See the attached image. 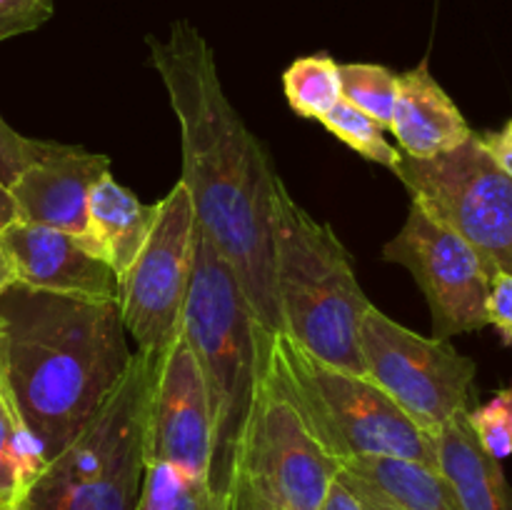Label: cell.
Returning <instances> with one entry per match:
<instances>
[{
    "instance_id": "6da1fadb",
    "label": "cell",
    "mask_w": 512,
    "mask_h": 510,
    "mask_svg": "<svg viewBox=\"0 0 512 510\" xmlns=\"http://www.w3.org/2000/svg\"><path fill=\"white\" fill-rule=\"evenodd\" d=\"M150 63L180 125L183 175L195 220L233 268L255 320L280 333L273 283V160L220 83L215 53L188 20L148 38Z\"/></svg>"
},
{
    "instance_id": "7a4b0ae2",
    "label": "cell",
    "mask_w": 512,
    "mask_h": 510,
    "mask_svg": "<svg viewBox=\"0 0 512 510\" xmlns=\"http://www.w3.org/2000/svg\"><path fill=\"white\" fill-rule=\"evenodd\" d=\"M0 358L50 463L103 408L133 353L118 300L68 298L13 283L0 295Z\"/></svg>"
},
{
    "instance_id": "3957f363",
    "label": "cell",
    "mask_w": 512,
    "mask_h": 510,
    "mask_svg": "<svg viewBox=\"0 0 512 510\" xmlns=\"http://www.w3.org/2000/svg\"><path fill=\"white\" fill-rule=\"evenodd\" d=\"M273 283L280 333L323 363L365 375L360 323L373 303L333 228L305 213L280 178L273 195Z\"/></svg>"
},
{
    "instance_id": "277c9868",
    "label": "cell",
    "mask_w": 512,
    "mask_h": 510,
    "mask_svg": "<svg viewBox=\"0 0 512 510\" xmlns=\"http://www.w3.org/2000/svg\"><path fill=\"white\" fill-rule=\"evenodd\" d=\"M263 330L233 268L198 228L183 308V335L198 358L208 388L213 418L210 483L230 495L235 460L263 363Z\"/></svg>"
},
{
    "instance_id": "5b68a950",
    "label": "cell",
    "mask_w": 512,
    "mask_h": 510,
    "mask_svg": "<svg viewBox=\"0 0 512 510\" xmlns=\"http://www.w3.org/2000/svg\"><path fill=\"white\" fill-rule=\"evenodd\" d=\"M160 353L135 350L118 388L28 488L25 510H135L143 433Z\"/></svg>"
},
{
    "instance_id": "8992f818",
    "label": "cell",
    "mask_w": 512,
    "mask_h": 510,
    "mask_svg": "<svg viewBox=\"0 0 512 510\" xmlns=\"http://www.w3.org/2000/svg\"><path fill=\"white\" fill-rule=\"evenodd\" d=\"M273 358L290 398L330 458H398L438 470L435 438L368 375L323 363L285 333H273Z\"/></svg>"
},
{
    "instance_id": "52a82bcc",
    "label": "cell",
    "mask_w": 512,
    "mask_h": 510,
    "mask_svg": "<svg viewBox=\"0 0 512 510\" xmlns=\"http://www.w3.org/2000/svg\"><path fill=\"white\" fill-rule=\"evenodd\" d=\"M340 463L325 453L290 398L263 330V363L235 460V485H248L288 510H320Z\"/></svg>"
},
{
    "instance_id": "ba28073f",
    "label": "cell",
    "mask_w": 512,
    "mask_h": 510,
    "mask_svg": "<svg viewBox=\"0 0 512 510\" xmlns=\"http://www.w3.org/2000/svg\"><path fill=\"white\" fill-rule=\"evenodd\" d=\"M393 173L410 200L480 255L490 275H512V175L490 155L480 133L435 158L403 155Z\"/></svg>"
},
{
    "instance_id": "9c48e42d",
    "label": "cell",
    "mask_w": 512,
    "mask_h": 510,
    "mask_svg": "<svg viewBox=\"0 0 512 510\" xmlns=\"http://www.w3.org/2000/svg\"><path fill=\"white\" fill-rule=\"evenodd\" d=\"M365 375L430 438L468 410L478 365L450 340L425 338L370 305L360 323Z\"/></svg>"
},
{
    "instance_id": "30bf717a",
    "label": "cell",
    "mask_w": 512,
    "mask_h": 510,
    "mask_svg": "<svg viewBox=\"0 0 512 510\" xmlns=\"http://www.w3.org/2000/svg\"><path fill=\"white\" fill-rule=\"evenodd\" d=\"M195 220L188 188H175L158 200L155 225L128 273L118 280V305L125 333L133 335L138 350L163 353L183 328L195 260Z\"/></svg>"
},
{
    "instance_id": "8fae6325",
    "label": "cell",
    "mask_w": 512,
    "mask_h": 510,
    "mask_svg": "<svg viewBox=\"0 0 512 510\" xmlns=\"http://www.w3.org/2000/svg\"><path fill=\"white\" fill-rule=\"evenodd\" d=\"M383 258L413 273L433 315V338L475 333L488 325L490 270L458 233L410 200L408 218Z\"/></svg>"
},
{
    "instance_id": "7c38bea8",
    "label": "cell",
    "mask_w": 512,
    "mask_h": 510,
    "mask_svg": "<svg viewBox=\"0 0 512 510\" xmlns=\"http://www.w3.org/2000/svg\"><path fill=\"white\" fill-rule=\"evenodd\" d=\"M145 465L165 463L193 478L213 468V418L203 370L180 328L160 353L143 433Z\"/></svg>"
},
{
    "instance_id": "4fadbf2b",
    "label": "cell",
    "mask_w": 512,
    "mask_h": 510,
    "mask_svg": "<svg viewBox=\"0 0 512 510\" xmlns=\"http://www.w3.org/2000/svg\"><path fill=\"white\" fill-rule=\"evenodd\" d=\"M105 173H110L108 155L43 140L35 158L8 188L18 220L50 225L83 240L88 195Z\"/></svg>"
},
{
    "instance_id": "5bb4252c",
    "label": "cell",
    "mask_w": 512,
    "mask_h": 510,
    "mask_svg": "<svg viewBox=\"0 0 512 510\" xmlns=\"http://www.w3.org/2000/svg\"><path fill=\"white\" fill-rule=\"evenodd\" d=\"M0 245L13 263L15 283L25 288L68 298L118 300V275L65 230L13 220L0 230Z\"/></svg>"
},
{
    "instance_id": "9a60e30c",
    "label": "cell",
    "mask_w": 512,
    "mask_h": 510,
    "mask_svg": "<svg viewBox=\"0 0 512 510\" xmlns=\"http://www.w3.org/2000/svg\"><path fill=\"white\" fill-rule=\"evenodd\" d=\"M390 130L400 153L420 160L450 153L475 133L455 100L430 73L428 60L398 75V100Z\"/></svg>"
},
{
    "instance_id": "2e32d148",
    "label": "cell",
    "mask_w": 512,
    "mask_h": 510,
    "mask_svg": "<svg viewBox=\"0 0 512 510\" xmlns=\"http://www.w3.org/2000/svg\"><path fill=\"white\" fill-rule=\"evenodd\" d=\"M158 215V203L148 205L105 173L88 195V230L80 240L88 253L103 260L118 280L128 273L143 250Z\"/></svg>"
},
{
    "instance_id": "e0dca14e",
    "label": "cell",
    "mask_w": 512,
    "mask_h": 510,
    "mask_svg": "<svg viewBox=\"0 0 512 510\" xmlns=\"http://www.w3.org/2000/svg\"><path fill=\"white\" fill-rule=\"evenodd\" d=\"M468 410L455 413L435 435L438 473L448 480L465 510H512V488L503 465L478 443Z\"/></svg>"
},
{
    "instance_id": "ac0fdd59",
    "label": "cell",
    "mask_w": 512,
    "mask_h": 510,
    "mask_svg": "<svg viewBox=\"0 0 512 510\" xmlns=\"http://www.w3.org/2000/svg\"><path fill=\"white\" fill-rule=\"evenodd\" d=\"M340 473L368 485L400 510H465L448 480L425 465L398 458H355Z\"/></svg>"
},
{
    "instance_id": "d6986e66",
    "label": "cell",
    "mask_w": 512,
    "mask_h": 510,
    "mask_svg": "<svg viewBox=\"0 0 512 510\" xmlns=\"http://www.w3.org/2000/svg\"><path fill=\"white\" fill-rule=\"evenodd\" d=\"M45 465L48 458L20 413L0 358V508L23 503Z\"/></svg>"
},
{
    "instance_id": "ffe728a7",
    "label": "cell",
    "mask_w": 512,
    "mask_h": 510,
    "mask_svg": "<svg viewBox=\"0 0 512 510\" xmlns=\"http://www.w3.org/2000/svg\"><path fill=\"white\" fill-rule=\"evenodd\" d=\"M135 510H233V495L165 463L145 465Z\"/></svg>"
},
{
    "instance_id": "44dd1931",
    "label": "cell",
    "mask_w": 512,
    "mask_h": 510,
    "mask_svg": "<svg viewBox=\"0 0 512 510\" xmlns=\"http://www.w3.org/2000/svg\"><path fill=\"white\" fill-rule=\"evenodd\" d=\"M288 105L300 118L320 120L340 98V63L330 55H305L293 60L283 73Z\"/></svg>"
},
{
    "instance_id": "7402d4cb",
    "label": "cell",
    "mask_w": 512,
    "mask_h": 510,
    "mask_svg": "<svg viewBox=\"0 0 512 510\" xmlns=\"http://www.w3.org/2000/svg\"><path fill=\"white\" fill-rule=\"evenodd\" d=\"M340 93L343 100L390 130L398 100V75L378 63L340 65Z\"/></svg>"
},
{
    "instance_id": "603a6c76",
    "label": "cell",
    "mask_w": 512,
    "mask_h": 510,
    "mask_svg": "<svg viewBox=\"0 0 512 510\" xmlns=\"http://www.w3.org/2000/svg\"><path fill=\"white\" fill-rule=\"evenodd\" d=\"M320 123H323L335 138L343 140L348 148H353L360 158L370 160V163H378L395 170L400 165V160H403L400 148H395V145L388 143V138H385L383 125L375 123L370 115H365L363 110L350 105L348 100L340 98L338 103L320 118Z\"/></svg>"
},
{
    "instance_id": "cb8c5ba5",
    "label": "cell",
    "mask_w": 512,
    "mask_h": 510,
    "mask_svg": "<svg viewBox=\"0 0 512 510\" xmlns=\"http://www.w3.org/2000/svg\"><path fill=\"white\" fill-rule=\"evenodd\" d=\"M468 423L485 453L503 463L512 455V388H503L480 408L468 410Z\"/></svg>"
},
{
    "instance_id": "d4e9b609",
    "label": "cell",
    "mask_w": 512,
    "mask_h": 510,
    "mask_svg": "<svg viewBox=\"0 0 512 510\" xmlns=\"http://www.w3.org/2000/svg\"><path fill=\"white\" fill-rule=\"evenodd\" d=\"M55 0H0V43L48 23Z\"/></svg>"
},
{
    "instance_id": "484cf974",
    "label": "cell",
    "mask_w": 512,
    "mask_h": 510,
    "mask_svg": "<svg viewBox=\"0 0 512 510\" xmlns=\"http://www.w3.org/2000/svg\"><path fill=\"white\" fill-rule=\"evenodd\" d=\"M43 140H33L20 135L18 130L10 128L8 123L0 115V183L5 188L15 183L20 173H23L25 165L35 158V153L40 150Z\"/></svg>"
},
{
    "instance_id": "4316f807",
    "label": "cell",
    "mask_w": 512,
    "mask_h": 510,
    "mask_svg": "<svg viewBox=\"0 0 512 510\" xmlns=\"http://www.w3.org/2000/svg\"><path fill=\"white\" fill-rule=\"evenodd\" d=\"M488 325L500 333L503 343L512 345V275L495 273L490 280Z\"/></svg>"
},
{
    "instance_id": "83f0119b",
    "label": "cell",
    "mask_w": 512,
    "mask_h": 510,
    "mask_svg": "<svg viewBox=\"0 0 512 510\" xmlns=\"http://www.w3.org/2000/svg\"><path fill=\"white\" fill-rule=\"evenodd\" d=\"M320 510H368V508H365V503L358 498V493H355V490L350 488L338 473V478H335L333 485L328 488V495H325Z\"/></svg>"
},
{
    "instance_id": "f1b7e54d",
    "label": "cell",
    "mask_w": 512,
    "mask_h": 510,
    "mask_svg": "<svg viewBox=\"0 0 512 510\" xmlns=\"http://www.w3.org/2000/svg\"><path fill=\"white\" fill-rule=\"evenodd\" d=\"M480 138H483L490 155L512 175V118L495 133H480Z\"/></svg>"
},
{
    "instance_id": "f546056e",
    "label": "cell",
    "mask_w": 512,
    "mask_h": 510,
    "mask_svg": "<svg viewBox=\"0 0 512 510\" xmlns=\"http://www.w3.org/2000/svg\"><path fill=\"white\" fill-rule=\"evenodd\" d=\"M233 510H288L285 505L275 503L268 495L248 488V485H235L233 488Z\"/></svg>"
},
{
    "instance_id": "4dcf8cb0",
    "label": "cell",
    "mask_w": 512,
    "mask_h": 510,
    "mask_svg": "<svg viewBox=\"0 0 512 510\" xmlns=\"http://www.w3.org/2000/svg\"><path fill=\"white\" fill-rule=\"evenodd\" d=\"M340 478H343L345 483H348L350 488H353L355 493H358V498L363 500L365 508H368V510H400V508H395V505L390 503V500H385L383 495L375 493L373 488H368V485H363V483H358V480L348 478V475H345V473H340Z\"/></svg>"
},
{
    "instance_id": "1f68e13d",
    "label": "cell",
    "mask_w": 512,
    "mask_h": 510,
    "mask_svg": "<svg viewBox=\"0 0 512 510\" xmlns=\"http://www.w3.org/2000/svg\"><path fill=\"white\" fill-rule=\"evenodd\" d=\"M13 220H18L15 203H13V198H10V190L0 183V230H3L5 225L13 223Z\"/></svg>"
},
{
    "instance_id": "d6a6232c",
    "label": "cell",
    "mask_w": 512,
    "mask_h": 510,
    "mask_svg": "<svg viewBox=\"0 0 512 510\" xmlns=\"http://www.w3.org/2000/svg\"><path fill=\"white\" fill-rule=\"evenodd\" d=\"M13 283H15L13 263H10L8 253H5V248L0 245V295H3L5 290H8Z\"/></svg>"
},
{
    "instance_id": "836d02e7",
    "label": "cell",
    "mask_w": 512,
    "mask_h": 510,
    "mask_svg": "<svg viewBox=\"0 0 512 510\" xmlns=\"http://www.w3.org/2000/svg\"><path fill=\"white\" fill-rule=\"evenodd\" d=\"M0 510H25L23 503H15V505H8V508H0Z\"/></svg>"
}]
</instances>
